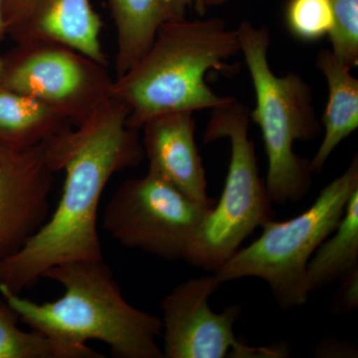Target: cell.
Returning a JSON list of instances; mask_svg holds the SVG:
<instances>
[{
    "mask_svg": "<svg viewBox=\"0 0 358 358\" xmlns=\"http://www.w3.org/2000/svg\"><path fill=\"white\" fill-rule=\"evenodd\" d=\"M129 114L124 103L110 96L76 129L44 143L52 169L65 174L62 195L27 243L0 263V285L20 294L52 267L103 260L96 225L103 189L115 173L138 166L145 157Z\"/></svg>",
    "mask_w": 358,
    "mask_h": 358,
    "instance_id": "obj_1",
    "label": "cell"
},
{
    "mask_svg": "<svg viewBox=\"0 0 358 358\" xmlns=\"http://www.w3.org/2000/svg\"><path fill=\"white\" fill-rule=\"evenodd\" d=\"M42 278L59 282L62 296L38 303L0 285V299L30 329L79 350L99 341L115 357L164 358L162 320L124 299L103 260L61 264Z\"/></svg>",
    "mask_w": 358,
    "mask_h": 358,
    "instance_id": "obj_2",
    "label": "cell"
},
{
    "mask_svg": "<svg viewBox=\"0 0 358 358\" xmlns=\"http://www.w3.org/2000/svg\"><path fill=\"white\" fill-rule=\"evenodd\" d=\"M239 52L237 29L219 18L167 21L147 53L114 80L110 96L128 107L136 131L157 115L214 109L233 98L216 95L205 77L211 70L235 74L227 61Z\"/></svg>",
    "mask_w": 358,
    "mask_h": 358,
    "instance_id": "obj_3",
    "label": "cell"
},
{
    "mask_svg": "<svg viewBox=\"0 0 358 358\" xmlns=\"http://www.w3.org/2000/svg\"><path fill=\"white\" fill-rule=\"evenodd\" d=\"M240 51L244 54L256 94V107L250 119L262 133L268 159L266 190L271 201L294 204L312 186V171L306 159L294 154L296 141H310L322 133L307 82L296 73L279 77L268 60L270 33L244 21L237 29Z\"/></svg>",
    "mask_w": 358,
    "mask_h": 358,
    "instance_id": "obj_4",
    "label": "cell"
},
{
    "mask_svg": "<svg viewBox=\"0 0 358 358\" xmlns=\"http://www.w3.org/2000/svg\"><path fill=\"white\" fill-rule=\"evenodd\" d=\"M358 189V159L320 192L313 203L289 220L268 219L258 239L238 249L213 272L223 282L258 278L268 285L282 310L306 305L310 298L307 267L315 250L331 233L345 213L352 193Z\"/></svg>",
    "mask_w": 358,
    "mask_h": 358,
    "instance_id": "obj_5",
    "label": "cell"
},
{
    "mask_svg": "<svg viewBox=\"0 0 358 358\" xmlns=\"http://www.w3.org/2000/svg\"><path fill=\"white\" fill-rule=\"evenodd\" d=\"M250 110L233 98L212 109L205 143L228 138L231 159L222 194L195 232L185 259L193 267L215 272L242 242L271 217V201L259 176L255 145L249 138Z\"/></svg>",
    "mask_w": 358,
    "mask_h": 358,
    "instance_id": "obj_6",
    "label": "cell"
},
{
    "mask_svg": "<svg viewBox=\"0 0 358 358\" xmlns=\"http://www.w3.org/2000/svg\"><path fill=\"white\" fill-rule=\"evenodd\" d=\"M212 207L148 171L115 190L103 211V229L127 248L162 260H181Z\"/></svg>",
    "mask_w": 358,
    "mask_h": 358,
    "instance_id": "obj_7",
    "label": "cell"
},
{
    "mask_svg": "<svg viewBox=\"0 0 358 358\" xmlns=\"http://www.w3.org/2000/svg\"><path fill=\"white\" fill-rule=\"evenodd\" d=\"M0 86L31 96L78 126L110 98L107 66L54 42H26L2 56Z\"/></svg>",
    "mask_w": 358,
    "mask_h": 358,
    "instance_id": "obj_8",
    "label": "cell"
},
{
    "mask_svg": "<svg viewBox=\"0 0 358 358\" xmlns=\"http://www.w3.org/2000/svg\"><path fill=\"white\" fill-rule=\"evenodd\" d=\"M220 285L214 274L194 278L162 299L164 358L288 357L285 346H250L236 338L234 324L242 308L229 306L215 313L209 307Z\"/></svg>",
    "mask_w": 358,
    "mask_h": 358,
    "instance_id": "obj_9",
    "label": "cell"
},
{
    "mask_svg": "<svg viewBox=\"0 0 358 358\" xmlns=\"http://www.w3.org/2000/svg\"><path fill=\"white\" fill-rule=\"evenodd\" d=\"M55 171L44 145H0V263L18 251L49 217Z\"/></svg>",
    "mask_w": 358,
    "mask_h": 358,
    "instance_id": "obj_10",
    "label": "cell"
},
{
    "mask_svg": "<svg viewBox=\"0 0 358 358\" xmlns=\"http://www.w3.org/2000/svg\"><path fill=\"white\" fill-rule=\"evenodd\" d=\"M6 35L16 44L54 42L107 66L103 22L92 0H2Z\"/></svg>",
    "mask_w": 358,
    "mask_h": 358,
    "instance_id": "obj_11",
    "label": "cell"
},
{
    "mask_svg": "<svg viewBox=\"0 0 358 358\" xmlns=\"http://www.w3.org/2000/svg\"><path fill=\"white\" fill-rule=\"evenodd\" d=\"M141 129L148 173L164 179L190 199L213 206L215 201L207 195L205 169L195 143L193 113L157 115Z\"/></svg>",
    "mask_w": 358,
    "mask_h": 358,
    "instance_id": "obj_12",
    "label": "cell"
},
{
    "mask_svg": "<svg viewBox=\"0 0 358 358\" xmlns=\"http://www.w3.org/2000/svg\"><path fill=\"white\" fill-rule=\"evenodd\" d=\"M315 66L329 87V100L322 117L326 129L324 141L308 162L312 173H320L339 143L358 128V80L329 49L320 52Z\"/></svg>",
    "mask_w": 358,
    "mask_h": 358,
    "instance_id": "obj_13",
    "label": "cell"
},
{
    "mask_svg": "<svg viewBox=\"0 0 358 358\" xmlns=\"http://www.w3.org/2000/svg\"><path fill=\"white\" fill-rule=\"evenodd\" d=\"M117 30V78L124 75L154 43L164 23L178 20L169 0H109Z\"/></svg>",
    "mask_w": 358,
    "mask_h": 358,
    "instance_id": "obj_14",
    "label": "cell"
},
{
    "mask_svg": "<svg viewBox=\"0 0 358 358\" xmlns=\"http://www.w3.org/2000/svg\"><path fill=\"white\" fill-rule=\"evenodd\" d=\"M71 128L46 103L0 86V145L27 150Z\"/></svg>",
    "mask_w": 358,
    "mask_h": 358,
    "instance_id": "obj_15",
    "label": "cell"
},
{
    "mask_svg": "<svg viewBox=\"0 0 358 358\" xmlns=\"http://www.w3.org/2000/svg\"><path fill=\"white\" fill-rule=\"evenodd\" d=\"M358 268V189L348 200L336 230L317 247L308 261L310 293L334 284Z\"/></svg>",
    "mask_w": 358,
    "mask_h": 358,
    "instance_id": "obj_16",
    "label": "cell"
},
{
    "mask_svg": "<svg viewBox=\"0 0 358 358\" xmlns=\"http://www.w3.org/2000/svg\"><path fill=\"white\" fill-rule=\"evenodd\" d=\"M15 313L0 301V358H103L94 350H84L65 345L31 329L21 331Z\"/></svg>",
    "mask_w": 358,
    "mask_h": 358,
    "instance_id": "obj_17",
    "label": "cell"
},
{
    "mask_svg": "<svg viewBox=\"0 0 358 358\" xmlns=\"http://www.w3.org/2000/svg\"><path fill=\"white\" fill-rule=\"evenodd\" d=\"M286 22L289 32L296 39L317 41L333 32V6L329 0H289Z\"/></svg>",
    "mask_w": 358,
    "mask_h": 358,
    "instance_id": "obj_18",
    "label": "cell"
},
{
    "mask_svg": "<svg viewBox=\"0 0 358 358\" xmlns=\"http://www.w3.org/2000/svg\"><path fill=\"white\" fill-rule=\"evenodd\" d=\"M334 28L329 40L331 52L348 68L358 65V0H329Z\"/></svg>",
    "mask_w": 358,
    "mask_h": 358,
    "instance_id": "obj_19",
    "label": "cell"
},
{
    "mask_svg": "<svg viewBox=\"0 0 358 358\" xmlns=\"http://www.w3.org/2000/svg\"><path fill=\"white\" fill-rule=\"evenodd\" d=\"M338 292V308L343 312H352L358 307V268L343 278Z\"/></svg>",
    "mask_w": 358,
    "mask_h": 358,
    "instance_id": "obj_20",
    "label": "cell"
},
{
    "mask_svg": "<svg viewBox=\"0 0 358 358\" xmlns=\"http://www.w3.org/2000/svg\"><path fill=\"white\" fill-rule=\"evenodd\" d=\"M169 7H171V13L178 20L185 18V13L188 8L195 7V10L203 15L205 8L202 6L201 0H169Z\"/></svg>",
    "mask_w": 358,
    "mask_h": 358,
    "instance_id": "obj_21",
    "label": "cell"
},
{
    "mask_svg": "<svg viewBox=\"0 0 358 358\" xmlns=\"http://www.w3.org/2000/svg\"><path fill=\"white\" fill-rule=\"evenodd\" d=\"M6 30H4L3 20H2V0H0V41L6 37Z\"/></svg>",
    "mask_w": 358,
    "mask_h": 358,
    "instance_id": "obj_22",
    "label": "cell"
},
{
    "mask_svg": "<svg viewBox=\"0 0 358 358\" xmlns=\"http://www.w3.org/2000/svg\"><path fill=\"white\" fill-rule=\"evenodd\" d=\"M202 6L206 9V6H218V4L224 3L228 0H201Z\"/></svg>",
    "mask_w": 358,
    "mask_h": 358,
    "instance_id": "obj_23",
    "label": "cell"
},
{
    "mask_svg": "<svg viewBox=\"0 0 358 358\" xmlns=\"http://www.w3.org/2000/svg\"><path fill=\"white\" fill-rule=\"evenodd\" d=\"M2 71H3V60H2V56L0 55V82H1Z\"/></svg>",
    "mask_w": 358,
    "mask_h": 358,
    "instance_id": "obj_24",
    "label": "cell"
}]
</instances>
